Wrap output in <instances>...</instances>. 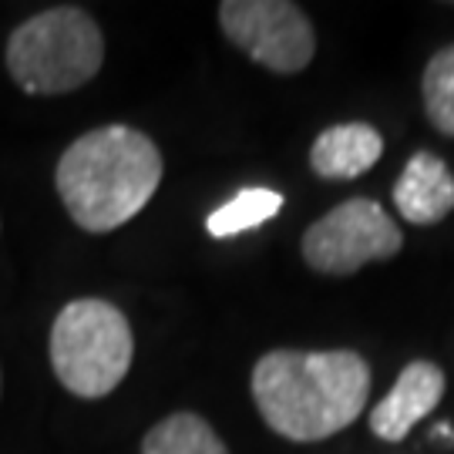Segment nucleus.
Listing matches in <instances>:
<instances>
[{"label": "nucleus", "instance_id": "9b49d317", "mask_svg": "<svg viewBox=\"0 0 454 454\" xmlns=\"http://www.w3.org/2000/svg\"><path fill=\"white\" fill-rule=\"evenodd\" d=\"M279 209H283V195L276 189H243L212 212L206 219V229L215 239H229V236H239L246 229L270 223Z\"/></svg>", "mask_w": 454, "mask_h": 454}, {"label": "nucleus", "instance_id": "7ed1b4c3", "mask_svg": "<svg viewBox=\"0 0 454 454\" xmlns=\"http://www.w3.org/2000/svg\"><path fill=\"white\" fill-rule=\"evenodd\" d=\"M105 41L82 7H51L17 24L7 37V71L27 95H67L95 78Z\"/></svg>", "mask_w": 454, "mask_h": 454}, {"label": "nucleus", "instance_id": "6e6552de", "mask_svg": "<svg viewBox=\"0 0 454 454\" xmlns=\"http://www.w3.org/2000/svg\"><path fill=\"white\" fill-rule=\"evenodd\" d=\"M394 206L411 226H434L454 212L451 168L431 152L411 155L401 179L394 185Z\"/></svg>", "mask_w": 454, "mask_h": 454}, {"label": "nucleus", "instance_id": "f8f14e48", "mask_svg": "<svg viewBox=\"0 0 454 454\" xmlns=\"http://www.w3.org/2000/svg\"><path fill=\"white\" fill-rule=\"evenodd\" d=\"M424 112L441 135L454 138V44L441 48L424 67Z\"/></svg>", "mask_w": 454, "mask_h": 454}, {"label": "nucleus", "instance_id": "39448f33", "mask_svg": "<svg viewBox=\"0 0 454 454\" xmlns=\"http://www.w3.org/2000/svg\"><path fill=\"white\" fill-rule=\"evenodd\" d=\"M404 236L380 202L347 199L303 232V260L326 276H350L367 262L397 256Z\"/></svg>", "mask_w": 454, "mask_h": 454}, {"label": "nucleus", "instance_id": "4468645a", "mask_svg": "<svg viewBox=\"0 0 454 454\" xmlns=\"http://www.w3.org/2000/svg\"><path fill=\"white\" fill-rule=\"evenodd\" d=\"M0 387H4V377H0Z\"/></svg>", "mask_w": 454, "mask_h": 454}, {"label": "nucleus", "instance_id": "423d86ee", "mask_svg": "<svg viewBox=\"0 0 454 454\" xmlns=\"http://www.w3.org/2000/svg\"><path fill=\"white\" fill-rule=\"evenodd\" d=\"M219 27L236 48L276 74H296L317 54L313 24L290 0H223Z\"/></svg>", "mask_w": 454, "mask_h": 454}, {"label": "nucleus", "instance_id": "0eeeda50", "mask_svg": "<svg viewBox=\"0 0 454 454\" xmlns=\"http://www.w3.org/2000/svg\"><path fill=\"white\" fill-rule=\"evenodd\" d=\"M444 397V373L431 360H411L390 394L371 411V431L380 441H404L411 427L427 418Z\"/></svg>", "mask_w": 454, "mask_h": 454}, {"label": "nucleus", "instance_id": "f257e3e1", "mask_svg": "<svg viewBox=\"0 0 454 454\" xmlns=\"http://www.w3.org/2000/svg\"><path fill=\"white\" fill-rule=\"evenodd\" d=\"M371 367L354 350H273L253 367V401L286 441H324L364 414Z\"/></svg>", "mask_w": 454, "mask_h": 454}, {"label": "nucleus", "instance_id": "20e7f679", "mask_svg": "<svg viewBox=\"0 0 454 454\" xmlns=\"http://www.w3.org/2000/svg\"><path fill=\"white\" fill-rule=\"evenodd\" d=\"M135 357L129 317L108 300H74L51 326V367L74 397L98 401L112 394Z\"/></svg>", "mask_w": 454, "mask_h": 454}, {"label": "nucleus", "instance_id": "1a4fd4ad", "mask_svg": "<svg viewBox=\"0 0 454 454\" xmlns=\"http://www.w3.org/2000/svg\"><path fill=\"white\" fill-rule=\"evenodd\" d=\"M380 155H384L380 131L364 121H347L317 135L309 148V168L320 179H357L380 162Z\"/></svg>", "mask_w": 454, "mask_h": 454}, {"label": "nucleus", "instance_id": "ddd939ff", "mask_svg": "<svg viewBox=\"0 0 454 454\" xmlns=\"http://www.w3.org/2000/svg\"><path fill=\"white\" fill-rule=\"evenodd\" d=\"M431 438H444V441H448V444L454 448V427H451V424H434Z\"/></svg>", "mask_w": 454, "mask_h": 454}, {"label": "nucleus", "instance_id": "f03ea898", "mask_svg": "<svg viewBox=\"0 0 454 454\" xmlns=\"http://www.w3.org/2000/svg\"><path fill=\"white\" fill-rule=\"evenodd\" d=\"M162 182V155L145 131L105 125L71 142L54 185L84 232H112L148 206Z\"/></svg>", "mask_w": 454, "mask_h": 454}, {"label": "nucleus", "instance_id": "9d476101", "mask_svg": "<svg viewBox=\"0 0 454 454\" xmlns=\"http://www.w3.org/2000/svg\"><path fill=\"white\" fill-rule=\"evenodd\" d=\"M142 454H229V448L206 418L179 411L162 418L142 438Z\"/></svg>", "mask_w": 454, "mask_h": 454}]
</instances>
